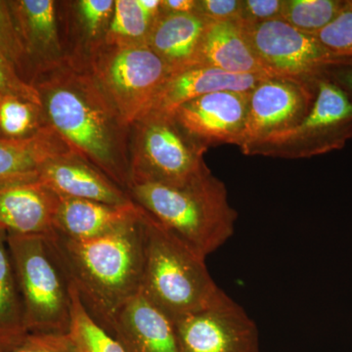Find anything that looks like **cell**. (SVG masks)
<instances>
[{
  "label": "cell",
  "mask_w": 352,
  "mask_h": 352,
  "mask_svg": "<svg viewBox=\"0 0 352 352\" xmlns=\"http://www.w3.org/2000/svg\"><path fill=\"white\" fill-rule=\"evenodd\" d=\"M31 83L46 124L76 156L129 192L131 127L97 82L83 51L39 67Z\"/></svg>",
  "instance_id": "6da1fadb"
},
{
  "label": "cell",
  "mask_w": 352,
  "mask_h": 352,
  "mask_svg": "<svg viewBox=\"0 0 352 352\" xmlns=\"http://www.w3.org/2000/svg\"><path fill=\"white\" fill-rule=\"evenodd\" d=\"M138 221L103 237H47L69 283L95 321L108 331L122 308L138 296L144 270L145 233Z\"/></svg>",
  "instance_id": "7a4b0ae2"
},
{
  "label": "cell",
  "mask_w": 352,
  "mask_h": 352,
  "mask_svg": "<svg viewBox=\"0 0 352 352\" xmlns=\"http://www.w3.org/2000/svg\"><path fill=\"white\" fill-rule=\"evenodd\" d=\"M134 203L190 249L207 258L235 232L238 214L223 182L208 170L183 186L131 183Z\"/></svg>",
  "instance_id": "3957f363"
},
{
  "label": "cell",
  "mask_w": 352,
  "mask_h": 352,
  "mask_svg": "<svg viewBox=\"0 0 352 352\" xmlns=\"http://www.w3.org/2000/svg\"><path fill=\"white\" fill-rule=\"evenodd\" d=\"M144 270L141 292L171 318L210 307L224 291L206 258L166 230L144 210Z\"/></svg>",
  "instance_id": "277c9868"
},
{
  "label": "cell",
  "mask_w": 352,
  "mask_h": 352,
  "mask_svg": "<svg viewBox=\"0 0 352 352\" xmlns=\"http://www.w3.org/2000/svg\"><path fill=\"white\" fill-rule=\"evenodd\" d=\"M29 333H69V282L45 236L7 233Z\"/></svg>",
  "instance_id": "5b68a950"
},
{
  "label": "cell",
  "mask_w": 352,
  "mask_h": 352,
  "mask_svg": "<svg viewBox=\"0 0 352 352\" xmlns=\"http://www.w3.org/2000/svg\"><path fill=\"white\" fill-rule=\"evenodd\" d=\"M83 53L97 82L129 127L147 113L170 76L166 65L148 45H110L99 39L88 44Z\"/></svg>",
  "instance_id": "8992f818"
},
{
  "label": "cell",
  "mask_w": 352,
  "mask_h": 352,
  "mask_svg": "<svg viewBox=\"0 0 352 352\" xmlns=\"http://www.w3.org/2000/svg\"><path fill=\"white\" fill-rule=\"evenodd\" d=\"M207 151L173 116L147 113L131 127V185L183 186L210 170L204 157Z\"/></svg>",
  "instance_id": "52a82bcc"
},
{
  "label": "cell",
  "mask_w": 352,
  "mask_h": 352,
  "mask_svg": "<svg viewBox=\"0 0 352 352\" xmlns=\"http://www.w3.org/2000/svg\"><path fill=\"white\" fill-rule=\"evenodd\" d=\"M316 94L307 115L295 127L250 146L245 156L309 159L346 147L352 139V101L327 76L315 80Z\"/></svg>",
  "instance_id": "ba28073f"
},
{
  "label": "cell",
  "mask_w": 352,
  "mask_h": 352,
  "mask_svg": "<svg viewBox=\"0 0 352 352\" xmlns=\"http://www.w3.org/2000/svg\"><path fill=\"white\" fill-rule=\"evenodd\" d=\"M242 25L250 45L270 76L314 82L332 69L352 63V58L336 55L314 34L298 31L281 19Z\"/></svg>",
  "instance_id": "9c48e42d"
},
{
  "label": "cell",
  "mask_w": 352,
  "mask_h": 352,
  "mask_svg": "<svg viewBox=\"0 0 352 352\" xmlns=\"http://www.w3.org/2000/svg\"><path fill=\"white\" fill-rule=\"evenodd\" d=\"M316 94L314 82L265 76L249 94L241 152L259 141L295 127L309 112Z\"/></svg>",
  "instance_id": "30bf717a"
},
{
  "label": "cell",
  "mask_w": 352,
  "mask_h": 352,
  "mask_svg": "<svg viewBox=\"0 0 352 352\" xmlns=\"http://www.w3.org/2000/svg\"><path fill=\"white\" fill-rule=\"evenodd\" d=\"M173 320L182 352H261L256 322L226 292L210 307Z\"/></svg>",
  "instance_id": "8fae6325"
},
{
  "label": "cell",
  "mask_w": 352,
  "mask_h": 352,
  "mask_svg": "<svg viewBox=\"0 0 352 352\" xmlns=\"http://www.w3.org/2000/svg\"><path fill=\"white\" fill-rule=\"evenodd\" d=\"M249 92L206 94L180 106L173 118L187 135L204 149L223 144L238 146L244 131Z\"/></svg>",
  "instance_id": "7c38bea8"
},
{
  "label": "cell",
  "mask_w": 352,
  "mask_h": 352,
  "mask_svg": "<svg viewBox=\"0 0 352 352\" xmlns=\"http://www.w3.org/2000/svg\"><path fill=\"white\" fill-rule=\"evenodd\" d=\"M60 197L38 179L0 183V228L17 235L55 234Z\"/></svg>",
  "instance_id": "4fadbf2b"
},
{
  "label": "cell",
  "mask_w": 352,
  "mask_h": 352,
  "mask_svg": "<svg viewBox=\"0 0 352 352\" xmlns=\"http://www.w3.org/2000/svg\"><path fill=\"white\" fill-rule=\"evenodd\" d=\"M110 333L127 352H182L175 320L141 291L122 308Z\"/></svg>",
  "instance_id": "5bb4252c"
},
{
  "label": "cell",
  "mask_w": 352,
  "mask_h": 352,
  "mask_svg": "<svg viewBox=\"0 0 352 352\" xmlns=\"http://www.w3.org/2000/svg\"><path fill=\"white\" fill-rule=\"evenodd\" d=\"M38 180L60 197L126 205L129 192L75 154L51 160L41 166Z\"/></svg>",
  "instance_id": "9a60e30c"
},
{
  "label": "cell",
  "mask_w": 352,
  "mask_h": 352,
  "mask_svg": "<svg viewBox=\"0 0 352 352\" xmlns=\"http://www.w3.org/2000/svg\"><path fill=\"white\" fill-rule=\"evenodd\" d=\"M142 214L143 208L134 201L116 206L60 197L55 233L74 240L95 239L131 226Z\"/></svg>",
  "instance_id": "2e32d148"
},
{
  "label": "cell",
  "mask_w": 352,
  "mask_h": 352,
  "mask_svg": "<svg viewBox=\"0 0 352 352\" xmlns=\"http://www.w3.org/2000/svg\"><path fill=\"white\" fill-rule=\"evenodd\" d=\"M265 76L231 75L208 67H191L166 78L147 113L171 116L180 106L214 92H249Z\"/></svg>",
  "instance_id": "e0dca14e"
},
{
  "label": "cell",
  "mask_w": 352,
  "mask_h": 352,
  "mask_svg": "<svg viewBox=\"0 0 352 352\" xmlns=\"http://www.w3.org/2000/svg\"><path fill=\"white\" fill-rule=\"evenodd\" d=\"M208 67L238 76H267L239 20L208 24L193 67Z\"/></svg>",
  "instance_id": "ac0fdd59"
},
{
  "label": "cell",
  "mask_w": 352,
  "mask_h": 352,
  "mask_svg": "<svg viewBox=\"0 0 352 352\" xmlns=\"http://www.w3.org/2000/svg\"><path fill=\"white\" fill-rule=\"evenodd\" d=\"M8 3L31 65L32 76L39 67L57 61L66 55L58 32L56 2L16 0Z\"/></svg>",
  "instance_id": "d6986e66"
},
{
  "label": "cell",
  "mask_w": 352,
  "mask_h": 352,
  "mask_svg": "<svg viewBox=\"0 0 352 352\" xmlns=\"http://www.w3.org/2000/svg\"><path fill=\"white\" fill-rule=\"evenodd\" d=\"M210 23L199 14L162 10L153 27L148 46L166 65L170 75L191 68Z\"/></svg>",
  "instance_id": "ffe728a7"
},
{
  "label": "cell",
  "mask_w": 352,
  "mask_h": 352,
  "mask_svg": "<svg viewBox=\"0 0 352 352\" xmlns=\"http://www.w3.org/2000/svg\"><path fill=\"white\" fill-rule=\"evenodd\" d=\"M69 154L74 153L48 124L31 138H0V183L38 179L43 164Z\"/></svg>",
  "instance_id": "44dd1931"
},
{
  "label": "cell",
  "mask_w": 352,
  "mask_h": 352,
  "mask_svg": "<svg viewBox=\"0 0 352 352\" xmlns=\"http://www.w3.org/2000/svg\"><path fill=\"white\" fill-rule=\"evenodd\" d=\"M29 333L7 232L0 228V352L12 351Z\"/></svg>",
  "instance_id": "7402d4cb"
},
{
  "label": "cell",
  "mask_w": 352,
  "mask_h": 352,
  "mask_svg": "<svg viewBox=\"0 0 352 352\" xmlns=\"http://www.w3.org/2000/svg\"><path fill=\"white\" fill-rule=\"evenodd\" d=\"M156 21L143 12L138 0H116L112 18L101 39L110 45H148Z\"/></svg>",
  "instance_id": "603a6c76"
},
{
  "label": "cell",
  "mask_w": 352,
  "mask_h": 352,
  "mask_svg": "<svg viewBox=\"0 0 352 352\" xmlns=\"http://www.w3.org/2000/svg\"><path fill=\"white\" fill-rule=\"evenodd\" d=\"M71 326L69 335L82 352H127L124 346L101 327L82 305L75 287L69 283Z\"/></svg>",
  "instance_id": "cb8c5ba5"
},
{
  "label": "cell",
  "mask_w": 352,
  "mask_h": 352,
  "mask_svg": "<svg viewBox=\"0 0 352 352\" xmlns=\"http://www.w3.org/2000/svg\"><path fill=\"white\" fill-rule=\"evenodd\" d=\"M346 0H283L280 19L309 34L325 29L342 12Z\"/></svg>",
  "instance_id": "d4e9b609"
},
{
  "label": "cell",
  "mask_w": 352,
  "mask_h": 352,
  "mask_svg": "<svg viewBox=\"0 0 352 352\" xmlns=\"http://www.w3.org/2000/svg\"><path fill=\"white\" fill-rule=\"evenodd\" d=\"M46 126L41 106L18 97L0 95V136L31 138Z\"/></svg>",
  "instance_id": "484cf974"
},
{
  "label": "cell",
  "mask_w": 352,
  "mask_h": 352,
  "mask_svg": "<svg viewBox=\"0 0 352 352\" xmlns=\"http://www.w3.org/2000/svg\"><path fill=\"white\" fill-rule=\"evenodd\" d=\"M0 51L14 64L28 82L32 68L22 41H21L17 25L14 20L12 11L8 1L0 0Z\"/></svg>",
  "instance_id": "4316f807"
},
{
  "label": "cell",
  "mask_w": 352,
  "mask_h": 352,
  "mask_svg": "<svg viewBox=\"0 0 352 352\" xmlns=\"http://www.w3.org/2000/svg\"><path fill=\"white\" fill-rule=\"evenodd\" d=\"M336 55L352 58V0L325 29L314 34Z\"/></svg>",
  "instance_id": "83f0119b"
},
{
  "label": "cell",
  "mask_w": 352,
  "mask_h": 352,
  "mask_svg": "<svg viewBox=\"0 0 352 352\" xmlns=\"http://www.w3.org/2000/svg\"><path fill=\"white\" fill-rule=\"evenodd\" d=\"M78 12L85 32L91 43L103 38L112 18L113 0H82L78 2Z\"/></svg>",
  "instance_id": "f1b7e54d"
},
{
  "label": "cell",
  "mask_w": 352,
  "mask_h": 352,
  "mask_svg": "<svg viewBox=\"0 0 352 352\" xmlns=\"http://www.w3.org/2000/svg\"><path fill=\"white\" fill-rule=\"evenodd\" d=\"M0 95L18 97L41 106V99L36 87L21 75L12 62L1 51H0Z\"/></svg>",
  "instance_id": "f546056e"
},
{
  "label": "cell",
  "mask_w": 352,
  "mask_h": 352,
  "mask_svg": "<svg viewBox=\"0 0 352 352\" xmlns=\"http://www.w3.org/2000/svg\"><path fill=\"white\" fill-rule=\"evenodd\" d=\"M11 352H82L69 333H30Z\"/></svg>",
  "instance_id": "4dcf8cb0"
},
{
  "label": "cell",
  "mask_w": 352,
  "mask_h": 352,
  "mask_svg": "<svg viewBox=\"0 0 352 352\" xmlns=\"http://www.w3.org/2000/svg\"><path fill=\"white\" fill-rule=\"evenodd\" d=\"M283 0H242L239 21L258 24L280 19Z\"/></svg>",
  "instance_id": "1f68e13d"
},
{
  "label": "cell",
  "mask_w": 352,
  "mask_h": 352,
  "mask_svg": "<svg viewBox=\"0 0 352 352\" xmlns=\"http://www.w3.org/2000/svg\"><path fill=\"white\" fill-rule=\"evenodd\" d=\"M242 0H197L196 14L210 22L239 20Z\"/></svg>",
  "instance_id": "d6a6232c"
},
{
  "label": "cell",
  "mask_w": 352,
  "mask_h": 352,
  "mask_svg": "<svg viewBox=\"0 0 352 352\" xmlns=\"http://www.w3.org/2000/svg\"><path fill=\"white\" fill-rule=\"evenodd\" d=\"M327 76L347 94L352 101V63L329 71Z\"/></svg>",
  "instance_id": "836d02e7"
},
{
  "label": "cell",
  "mask_w": 352,
  "mask_h": 352,
  "mask_svg": "<svg viewBox=\"0 0 352 352\" xmlns=\"http://www.w3.org/2000/svg\"><path fill=\"white\" fill-rule=\"evenodd\" d=\"M197 0H163V11L166 13H196Z\"/></svg>",
  "instance_id": "e575fe53"
},
{
  "label": "cell",
  "mask_w": 352,
  "mask_h": 352,
  "mask_svg": "<svg viewBox=\"0 0 352 352\" xmlns=\"http://www.w3.org/2000/svg\"><path fill=\"white\" fill-rule=\"evenodd\" d=\"M138 3L143 12L153 20H157L163 10V0H138Z\"/></svg>",
  "instance_id": "d590c367"
},
{
  "label": "cell",
  "mask_w": 352,
  "mask_h": 352,
  "mask_svg": "<svg viewBox=\"0 0 352 352\" xmlns=\"http://www.w3.org/2000/svg\"><path fill=\"white\" fill-rule=\"evenodd\" d=\"M0 138H1V136H0Z\"/></svg>",
  "instance_id": "8d00e7d4"
}]
</instances>
